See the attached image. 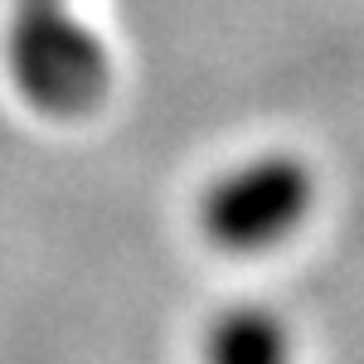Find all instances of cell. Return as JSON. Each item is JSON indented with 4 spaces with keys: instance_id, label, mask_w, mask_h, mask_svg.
I'll return each mask as SVG.
<instances>
[{
    "instance_id": "1",
    "label": "cell",
    "mask_w": 364,
    "mask_h": 364,
    "mask_svg": "<svg viewBox=\"0 0 364 364\" xmlns=\"http://www.w3.org/2000/svg\"><path fill=\"white\" fill-rule=\"evenodd\" d=\"M316 204V175L296 156H262L209 185L199 224L209 243L228 252H257L282 243Z\"/></svg>"
},
{
    "instance_id": "2",
    "label": "cell",
    "mask_w": 364,
    "mask_h": 364,
    "mask_svg": "<svg viewBox=\"0 0 364 364\" xmlns=\"http://www.w3.org/2000/svg\"><path fill=\"white\" fill-rule=\"evenodd\" d=\"M204 364H287V331L267 306H233L209 326Z\"/></svg>"
},
{
    "instance_id": "3",
    "label": "cell",
    "mask_w": 364,
    "mask_h": 364,
    "mask_svg": "<svg viewBox=\"0 0 364 364\" xmlns=\"http://www.w3.org/2000/svg\"><path fill=\"white\" fill-rule=\"evenodd\" d=\"M73 15L63 10V0H15V29H49V25H68Z\"/></svg>"
}]
</instances>
